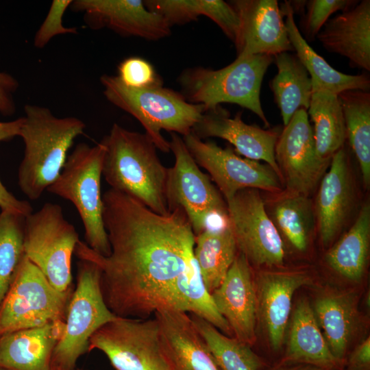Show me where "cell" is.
<instances>
[{"label":"cell","mask_w":370,"mask_h":370,"mask_svg":"<svg viewBox=\"0 0 370 370\" xmlns=\"http://www.w3.org/2000/svg\"><path fill=\"white\" fill-rule=\"evenodd\" d=\"M23 116L10 121H0V143L18 136ZM0 209L27 217L33 212L28 201L18 199L8 190L0 180Z\"/></svg>","instance_id":"f35d334b"},{"label":"cell","mask_w":370,"mask_h":370,"mask_svg":"<svg viewBox=\"0 0 370 370\" xmlns=\"http://www.w3.org/2000/svg\"><path fill=\"white\" fill-rule=\"evenodd\" d=\"M284 14L289 40L295 55L307 70L312 82V92L327 90L335 94L352 89L369 91L368 74L348 75L336 71L308 45L299 30L294 13L288 1L280 6Z\"/></svg>","instance_id":"d4e9b609"},{"label":"cell","mask_w":370,"mask_h":370,"mask_svg":"<svg viewBox=\"0 0 370 370\" xmlns=\"http://www.w3.org/2000/svg\"><path fill=\"white\" fill-rule=\"evenodd\" d=\"M106 148L100 142L77 145L55 182L47 189L73 203L82 219L86 244L108 257L110 245L103 220L101 177Z\"/></svg>","instance_id":"8992f818"},{"label":"cell","mask_w":370,"mask_h":370,"mask_svg":"<svg viewBox=\"0 0 370 370\" xmlns=\"http://www.w3.org/2000/svg\"><path fill=\"white\" fill-rule=\"evenodd\" d=\"M182 139L195 162L208 172L225 200L245 188L273 194L282 191V180L267 164L243 158L231 147L223 149L214 142L204 141L192 132Z\"/></svg>","instance_id":"7c38bea8"},{"label":"cell","mask_w":370,"mask_h":370,"mask_svg":"<svg viewBox=\"0 0 370 370\" xmlns=\"http://www.w3.org/2000/svg\"><path fill=\"white\" fill-rule=\"evenodd\" d=\"M228 3L240 21L239 34L234 44L236 58L257 54L274 57L294 51L277 0H232Z\"/></svg>","instance_id":"9a60e30c"},{"label":"cell","mask_w":370,"mask_h":370,"mask_svg":"<svg viewBox=\"0 0 370 370\" xmlns=\"http://www.w3.org/2000/svg\"><path fill=\"white\" fill-rule=\"evenodd\" d=\"M348 151L345 145L332 157L321 179L314 204L317 230L324 247L330 245L345 227L354 201Z\"/></svg>","instance_id":"ffe728a7"},{"label":"cell","mask_w":370,"mask_h":370,"mask_svg":"<svg viewBox=\"0 0 370 370\" xmlns=\"http://www.w3.org/2000/svg\"><path fill=\"white\" fill-rule=\"evenodd\" d=\"M275 159L285 190L310 197L318 188L331 160L317 152L306 110L297 111L280 133Z\"/></svg>","instance_id":"5bb4252c"},{"label":"cell","mask_w":370,"mask_h":370,"mask_svg":"<svg viewBox=\"0 0 370 370\" xmlns=\"http://www.w3.org/2000/svg\"><path fill=\"white\" fill-rule=\"evenodd\" d=\"M145 5L161 15L171 27L205 16L213 21L234 44L237 40L239 18L228 2L222 0H147Z\"/></svg>","instance_id":"83f0119b"},{"label":"cell","mask_w":370,"mask_h":370,"mask_svg":"<svg viewBox=\"0 0 370 370\" xmlns=\"http://www.w3.org/2000/svg\"><path fill=\"white\" fill-rule=\"evenodd\" d=\"M278 73L270 86L284 126L300 109L308 110L312 86L310 77L298 57L283 52L273 57Z\"/></svg>","instance_id":"f546056e"},{"label":"cell","mask_w":370,"mask_h":370,"mask_svg":"<svg viewBox=\"0 0 370 370\" xmlns=\"http://www.w3.org/2000/svg\"><path fill=\"white\" fill-rule=\"evenodd\" d=\"M64 324L56 321L0 336V369L51 370L53 352Z\"/></svg>","instance_id":"603a6c76"},{"label":"cell","mask_w":370,"mask_h":370,"mask_svg":"<svg viewBox=\"0 0 370 370\" xmlns=\"http://www.w3.org/2000/svg\"><path fill=\"white\" fill-rule=\"evenodd\" d=\"M256 317L274 351L281 348L291 310L292 298L301 286L312 282L303 270L264 271L254 278Z\"/></svg>","instance_id":"d6986e66"},{"label":"cell","mask_w":370,"mask_h":370,"mask_svg":"<svg viewBox=\"0 0 370 370\" xmlns=\"http://www.w3.org/2000/svg\"><path fill=\"white\" fill-rule=\"evenodd\" d=\"M210 295L234 338L251 346L257 322L255 281L251 265L238 251L225 278Z\"/></svg>","instance_id":"ac0fdd59"},{"label":"cell","mask_w":370,"mask_h":370,"mask_svg":"<svg viewBox=\"0 0 370 370\" xmlns=\"http://www.w3.org/2000/svg\"><path fill=\"white\" fill-rule=\"evenodd\" d=\"M273 62L271 56L257 54L236 58L217 70L186 69L177 78L180 94L188 103L202 105L206 110L224 103L237 104L254 112L269 127L260 95L263 77Z\"/></svg>","instance_id":"277c9868"},{"label":"cell","mask_w":370,"mask_h":370,"mask_svg":"<svg viewBox=\"0 0 370 370\" xmlns=\"http://www.w3.org/2000/svg\"><path fill=\"white\" fill-rule=\"evenodd\" d=\"M153 315L173 370H220L187 312L160 310Z\"/></svg>","instance_id":"7402d4cb"},{"label":"cell","mask_w":370,"mask_h":370,"mask_svg":"<svg viewBox=\"0 0 370 370\" xmlns=\"http://www.w3.org/2000/svg\"><path fill=\"white\" fill-rule=\"evenodd\" d=\"M272 370H323L320 368L305 364H298L294 366H281Z\"/></svg>","instance_id":"b9f144b4"},{"label":"cell","mask_w":370,"mask_h":370,"mask_svg":"<svg viewBox=\"0 0 370 370\" xmlns=\"http://www.w3.org/2000/svg\"><path fill=\"white\" fill-rule=\"evenodd\" d=\"M70 8L84 14L92 29L107 27L123 36L157 40L171 34V26L161 15L148 10L140 0H75Z\"/></svg>","instance_id":"2e32d148"},{"label":"cell","mask_w":370,"mask_h":370,"mask_svg":"<svg viewBox=\"0 0 370 370\" xmlns=\"http://www.w3.org/2000/svg\"><path fill=\"white\" fill-rule=\"evenodd\" d=\"M25 216L0 212V304L25 256Z\"/></svg>","instance_id":"e575fe53"},{"label":"cell","mask_w":370,"mask_h":370,"mask_svg":"<svg viewBox=\"0 0 370 370\" xmlns=\"http://www.w3.org/2000/svg\"><path fill=\"white\" fill-rule=\"evenodd\" d=\"M117 77L123 85L132 88L162 86V80L153 66L148 61L136 56L128 57L119 64Z\"/></svg>","instance_id":"8d00e7d4"},{"label":"cell","mask_w":370,"mask_h":370,"mask_svg":"<svg viewBox=\"0 0 370 370\" xmlns=\"http://www.w3.org/2000/svg\"><path fill=\"white\" fill-rule=\"evenodd\" d=\"M102 199L110 256L81 241L75 253L101 269L108 308L116 317L139 319L160 310H178L177 286L194 259L195 238L183 209L160 214L112 188Z\"/></svg>","instance_id":"6da1fadb"},{"label":"cell","mask_w":370,"mask_h":370,"mask_svg":"<svg viewBox=\"0 0 370 370\" xmlns=\"http://www.w3.org/2000/svg\"><path fill=\"white\" fill-rule=\"evenodd\" d=\"M101 142L106 148L102 175L111 188L134 198L158 214H168V168L159 159L151 139L145 133L114 123Z\"/></svg>","instance_id":"7a4b0ae2"},{"label":"cell","mask_w":370,"mask_h":370,"mask_svg":"<svg viewBox=\"0 0 370 370\" xmlns=\"http://www.w3.org/2000/svg\"><path fill=\"white\" fill-rule=\"evenodd\" d=\"M312 365L323 370H342L343 362L331 352L306 300L298 302L292 316L282 364Z\"/></svg>","instance_id":"cb8c5ba5"},{"label":"cell","mask_w":370,"mask_h":370,"mask_svg":"<svg viewBox=\"0 0 370 370\" xmlns=\"http://www.w3.org/2000/svg\"><path fill=\"white\" fill-rule=\"evenodd\" d=\"M192 132L200 139L217 137L228 141L238 155L264 161L282 180L275 159V146L280 133L278 130L247 124L241 113L231 117L227 110L218 106L202 114Z\"/></svg>","instance_id":"e0dca14e"},{"label":"cell","mask_w":370,"mask_h":370,"mask_svg":"<svg viewBox=\"0 0 370 370\" xmlns=\"http://www.w3.org/2000/svg\"><path fill=\"white\" fill-rule=\"evenodd\" d=\"M190 317L220 370H260L264 367L263 360L251 346L223 334L195 314Z\"/></svg>","instance_id":"836d02e7"},{"label":"cell","mask_w":370,"mask_h":370,"mask_svg":"<svg viewBox=\"0 0 370 370\" xmlns=\"http://www.w3.org/2000/svg\"><path fill=\"white\" fill-rule=\"evenodd\" d=\"M312 310L331 352L343 362L359 324L356 295L328 293L317 299Z\"/></svg>","instance_id":"484cf974"},{"label":"cell","mask_w":370,"mask_h":370,"mask_svg":"<svg viewBox=\"0 0 370 370\" xmlns=\"http://www.w3.org/2000/svg\"><path fill=\"white\" fill-rule=\"evenodd\" d=\"M370 339L363 341L352 353L348 360V370H369Z\"/></svg>","instance_id":"60d3db41"},{"label":"cell","mask_w":370,"mask_h":370,"mask_svg":"<svg viewBox=\"0 0 370 370\" xmlns=\"http://www.w3.org/2000/svg\"><path fill=\"white\" fill-rule=\"evenodd\" d=\"M100 81L106 98L136 118L156 148L165 153L171 151L170 143L161 131L186 136L206 111L202 105L190 103L180 92L162 86L132 88L109 75H103Z\"/></svg>","instance_id":"5b68a950"},{"label":"cell","mask_w":370,"mask_h":370,"mask_svg":"<svg viewBox=\"0 0 370 370\" xmlns=\"http://www.w3.org/2000/svg\"><path fill=\"white\" fill-rule=\"evenodd\" d=\"M316 38L329 52L347 58L352 66L370 71V1L329 18Z\"/></svg>","instance_id":"44dd1931"},{"label":"cell","mask_w":370,"mask_h":370,"mask_svg":"<svg viewBox=\"0 0 370 370\" xmlns=\"http://www.w3.org/2000/svg\"><path fill=\"white\" fill-rule=\"evenodd\" d=\"M19 136L25 149L18 184L30 200L39 199L60 175L74 140L85 123L74 116L57 117L43 106L27 104Z\"/></svg>","instance_id":"3957f363"},{"label":"cell","mask_w":370,"mask_h":370,"mask_svg":"<svg viewBox=\"0 0 370 370\" xmlns=\"http://www.w3.org/2000/svg\"><path fill=\"white\" fill-rule=\"evenodd\" d=\"M358 0H309L301 21L304 39L314 40L329 17L337 11L345 12L356 6Z\"/></svg>","instance_id":"d590c367"},{"label":"cell","mask_w":370,"mask_h":370,"mask_svg":"<svg viewBox=\"0 0 370 370\" xmlns=\"http://www.w3.org/2000/svg\"><path fill=\"white\" fill-rule=\"evenodd\" d=\"M313 123V134L319 156L331 160L347 141L342 108L337 94L327 90L312 92L307 110Z\"/></svg>","instance_id":"d6a6232c"},{"label":"cell","mask_w":370,"mask_h":370,"mask_svg":"<svg viewBox=\"0 0 370 370\" xmlns=\"http://www.w3.org/2000/svg\"><path fill=\"white\" fill-rule=\"evenodd\" d=\"M72 0H53L48 14L36 32L34 38L36 48L42 49L55 36L60 34H77L75 27H66L63 25L62 17Z\"/></svg>","instance_id":"74e56055"},{"label":"cell","mask_w":370,"mask_h":370,"mask_svg":"<svg viewBox=\"0 0 370 370\" xmlns=\"http://www.w3.org/2000/svg\"><path fill=\"white\" fill-rule=\"evenodd\" d=\"M78 233L58 204L46 203L25 217V256L60 292L72 288L71 262Z\"/></svg>","instance_id":"30bf717a"},{"label":"cell","mask_w":370,"mask_h":370,"mask_svg":"<svg viewBox=\"0 0 370 370\" xmlns=\"http://www.w3.org/2000/svg\"><path fill=\"white\" fill-rule=\"evenodd\" d=\"M193 253L210 294L221 284L238 253L230 224L220 229H208L195 236Z\"/></svg>","instance_id":"4dcf8cb0"},{"label":"cell","mask_w":370,"mask_h":370,"mask_svg":"<svg viewBox=\"0 0 370 370\" xmlns=\"http://www.w3.org/2000/svg\"><path fill=\"white\" fill-rule=\"evenodd\" d=\"M51 370H62V369H58V368H56V367H51ZM73 370H82V369H78V368H75Z\"/></svg>","instance_id":"7bdbcfd3"},{"label":"cell","mask_w":370,"mask_h":370,"mask_svg":"<svg viewBox=\"0 0 370 370\" xmlns=\"http://www.w3.org/2000/svg\"><path fill=\"white\" fill-rule=\"evenodd\" d=\"M73 292L57 291L24 256L0 304V336L65 321Z\"/></svg>","instance_id":"9c48e42d"},{"label":"cell","mask_w":370,"mask_h":370,"mask_svg":"<svg viewBox=\"0 0 370 370\" xmlns=\"http://www.w3.org/2000/svg\"><path fill=\"white\" fill-rule=\"evenodd\" d=\"M264 202L267 212L280 234L284 246L306 252L317 226L314 204L310 197L285 190Z\"/></svg>","instance_id":"4316f807"},{"label":"cell","mask_w":370,"mask_h":370,"mask_svg":"<svg viewBox=\"0 0 370 370\" xmlns=\"http://www.w3.org/2000/svg\"><path fill=\"white\" fill-rule=\"evenodd\" d=\"M94 349L103 352L115 370H173L155 317H117L92 335L88 352Z\"/></svg>","instance_id":"8fae6325"},{"label":"cell","mask_w":370,"mask_h":370,"mask_svg":"<svg viewBox=\"0 0 370 370\" xmlns=\"http://www.w3.org/2000/svg\"><path fill=\"white\" fill-rule=\"evenodd\" d=\"M347 140L357 159L365 187L370 184V92L352 89L338 94Z\"/></svg>","instance_id":"1f68e13d"},{"label":"cell","mask_w":370,"mask_h":370,"mask_svg":"<svg viewBox=\"0 0 370 370\" xmlns=\"http://www.w3.org/2000/svg\"><path fill=\"white\" fill-rule=\"evenodd\" d=\"M370 243V205L365 202L349 230L327 251L325 261L344 278L360 281L365 271Z\"/></svg>","instance_id":"f1b7e54d"},{"label":"cell","mask_w":370,"mask_h":370,"mask_svg":"<svg viewBox=\"0 0 370 370\" xmlns=\"http://www.w3.org/2000/svg\"><path fill=\"white\" fill-rule=\"evenodd\" d=\"M0 370H5V369H0Z\"/></svg>","instance_id":"ee69618b"},{"label":"cell","mask_w":370,"mask_h":370,"mask_svg":"<svg viewBox=\"0 0 370 370\" xmlns=\"http://www.w3.org/2000/svg\"><path fill=\"white\" fill-rule=\"evenodd\" d=\"M225 201L238 251L251 265L282 266L285 248L267 212L259 190L242 189Z\"/></svg>","instance_id":"4fadbf2b"},{"label":"cell","mask_w":370,"mask_h":370,"mask_svg":"<svg viewBox=\"0 0 370 370\" xmlns=\"http://www.w3.org/2000/svg\"><path fill=\"white\" fill-rule=\"evenodd\" d=\"M19 87L18 82L9 73L0 72V114L12 116L15 113L14 93Z\"/></svg>","instance_id":"ab89813d"},{"label":"cell","mask_w":370,"mask_h":370,"mask_svg":"<svg viewBox=\"0 0 370 370\" xmlns=\"http://www.w3.org/2000/svg\"><path fill=\"white\" fill-rule=\"evenodd\" d=\"M170 149L174 165L168 168L166 198L169 212L181 208L186 213L195 236L212 229L211 222L220 227L229 224L225 200L195 162L182 138L171 133Z\"/></svg>","instance_id":"ba28073f"},{"label":"cell","mask_w":370,"mask_h":370,"mask_svg":"<svg viewBox=\"0 0 370 370\" xmlns=\"http://www.w3.org/2000/svg\"><path fill=\"white\" fill-rule=\"evenodd\" d=\"M101 273L95 263L79 260L76 286L69 303L64 332L53 352L51 367L62 370L77 368V360L88 352L92 335L117 317L104 301Z\"/></svg>","instance_id":"52a82bcc"}]
</instances>
